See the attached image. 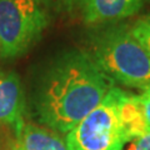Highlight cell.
I'll return each instance as SVG.
<instances>
[{
    "label": "cell",
    "mask_w": 150,
    "mask_h": 150,
    "mask_svg": "<svg viewBox=\"0 0 150 150\" xmlns=\"http://www.w3.org/2000/svg\"><path fill=\"white\" fill-rule=\"evenodd\" d=\"M114 86L88 51L67 50L40 71L31 93V108L40 125L65 137Z\"/></svg>",
    "instance_id": "6da1fadb"
},
{
    "label": "cell",
    "mask_w": 150,
    "mask_h": 150,
    "mask_svg": "<svg viewBox=\"0 0 150 150\" xmlns=\"http://www.w3.org/2000/svg\"><path fill=\"white\" fill-rule=\"evenodd\" d=\"M88 53L115 84L142 91L150 88V54L129 25L115 24L96 31Z\"/></svg>",
    "instance_id": "7a4b0ae2"
},
{
    "label": "cell",
    "mask_w": 150,
    "mask_h": 150,
    "mask_svg": "<svg viewBox=\"0 0 150 150\" xmlns=\"http://www.w3.org/2000/svg\"><path fill=\"white\" fill-rule=\"evenodd\" d=\"M125 90L114 86L99 105L65 135L68 150H123L131 139L123 118Z\"/></svg>",
    "instance_id": "3957f363"
},
{
    "label": "cell",
    "mask_w": 150,
    "mask_h": 150,
    "mask_svg": "<svg viewBox=\"0 0 150 150\" xmlns=\"http://www.w3.org/2000/svg\"><path fill=\"white\" fill-rule=\"evenodd\" d=\"M46 28L40 0H0V58L11 60L26 54Z\"/></svg>",
    "instance_id": "277c9868"
},
{
    "label": "cell",
    "mask_w": 150,
    "mask_h": 150,
    "mask_svg": "<svg viewBox=\"0 0 150 150\" xmlns=\"http://www.w3.org/2000/svg\"><path fill=\"white\" fill-rule=\"evenodd\" d=\"M26 95L19 75L0 67V130L14 137L25 123Z\"/></svg>",
    "instance_id": "5b68a950"
},
{
    "label": "cell",
    "mask_w": 150,
    "mask_h": 150,
    "mask_svg": "<svg viewBox=\"0 0 150 150\" xmlns=\"http://www.w3.org/2000/svg\"><path fill=\"white\" fill-rule=\"evenodd\" d=\"M148 0H80L78 9L86 25H104L134 16Z\"/></svg>",
    "instance_id": "8992f818"
},
{
    "label": "cell",
    "mask_w": 150,
    "mask_h": 150,
    "mask_svg": "<svg viewBox=\"0 0 150 150\" xmlns=\"http://www.w3.org/2000/svg\"><path fill=\"white\" fill-rule=\"evenodd\" d=\"M10 150H68L63 135L46 126L25 121L9 143Z\"/></svg>",
    "instance_id": "52a82bcc"
},
{
    "label": "cell",
    "mask_w": 150,
    "mask_h": 150,
    "mask_svg": "<svg viewBox=\"0 0 150 150\" xmlns=\"http://www.w3.org/2000/svg\"><path fill=\"white\" fill-rule=\"evenodd\" d=\"M131 33L140 41L145 49L150 54V13L139 18L133 25L130 26Z\"/></svg>",
    "instance_id": "ba28073f"
},
{
    "label": "cell",
    "mask_w": 150,
    "mask_h": 150,
    "mask_svg": "<svg viewBox=\"0 0 150 150\" xmlns=\"http://www.w3.org/2000/svg\"><path fill=\"white\" fill-rule=\"evenodd\" d=\"M123 150H150V131L130 139Z\"/></svg>",
    "instance_id": "9c48e42d"
},
{
    "label": "cell",
    "mask_w": 150,
    "mask_h": 150,
    "mask_svg": "<svg viewBox=\"0 0 150 150\" xmlns=\"http://www.w3.org/2000/svg\"><path fill=\"white\" fill-rule=\"evenodd\" d=\"M139 99H140V103H142L145 121H146V125L150 130V88L145 89V90H143L139 94Z\"/></svg>",
    "instance_id": "30bf717a"
},
{
    "label": "cell",
    "mask_w": 150,
    "mask_h": 150,
    "mask_svg": "<svg viewBox=\"0 0 150 150\" xmlns=\"http://www.w3.org/2000/svg\"><path fill=\"white\" fill-rule=\"evenodd\" d=\"M79 1L80 0H53L56 9L60 11H65V13H71L75 9H78Z\"/></svg>",
    "instance_id": "8fae6325"
}]
</instances>
